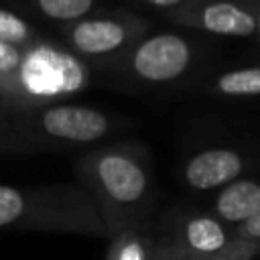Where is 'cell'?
Here are the masks:
<instances>
[{
    "mask_svg": "<svg viewBox=\"0 0 260 260\" xmlns=\"http://www.w3.org/2000/svg\"><path fill=\"white\" fill-rule=\"evenodd\" d=\"M230 236L246 242H260V211L230 228Z\"/></svg>",
    "mask_w": 260,
    "mask_h": 260,
    "instance_id": "e0dca14e",
    "label": "cell"
},
{
    "mask_svg": "<svg viewBox=\"0 0 260 260\" xmlns=\"http://www.w3.org/2000/svg\"><path fill=\"white\" fill-rule=\"evenodd\" d=\"M120 122L104 110L77 104H51L6 114L0 120V154L73 150L118 132Z\"/></svg>",
    "mask_w": 260,
    "mask_h": 260,
    "instance_id": "7a4b0ae2",
    "label": "cell"
},
{
    "mask_svg": "<svg viewBox=\"0 0 260 260\" xmlns=\"http://www.w3.org/2000/svg\"><path fill=\"white\" fill-rule=\"evenodd\" d=\"M201 91L221 100H254L260 93V67L242 65L225 69L203 81Z\"/></svg>",
    "mask_w": 260,
    "mask_h": 260,
    "instance_id": "8fae6325",
    "label": "cell"
},
{
    "mask_svg": "<svg viewBox=\"0 0 260 260\" xmlns=\"http://www.w3.org/2000/svg\"><path fill=\"white\" fill-rule=\"evenodd\" d=\"M73 171L77 185L100 211L106 238L126 228L152 223L156 183L146 144L120 140L91 148L75 160Z\"/></svg>",
    "mask_w": 260,
    "mask_h": 260,
    "instance_id": "6da1fadb",
    "label": "cell"
},
{
    "mask_svg": "<svg viewBox=\"0 0 260 260\" xmlns=\"http://www.w3.org/2000/svg\"><path fill=\"white\" fill-rule=\"evenodd\" d=\"M260 252V242H246L238 238H230V242L213 256L217 260H256Z\"/></svg>",
    "mask_w": 260,
    "mask_h": 260,
    "instance_id": "9a60e30c",
    "label": "cell"
},
{
    "mask_svg": "<svg viewBox=\"0 0 260 260\" xmlns=\"http://www.w3.org/2000/svg\"><path fill=\"white\" fill-rule=\"evenodd\" d=\"M6 114H8V112H4V110H2V108H0V120H2V118H4V116H6Z\"/></svg>",
    "mask_w": 260,
    "mask_h": 260,
    "instance_id": "ffe728a7",
    "label": "cell"
},
{
    "mask_svg": "<svg viewBox=\"0 0 260 260\" xmlns=\"http://www.w3.org/2000/svg\"><path fill=\"white\" fill-rule=\"evenodd\" d=\"M199 45L177 30H160L144 35L114 67L132 81L162 85L189 75L197 61Z\"/></svg>",
    "mask_w": 260,
    "mask_h": 260,
    "instance_id": "8992f818",
    "label": "cell"
},
{
    "mask_svg": "<svg viewBox=\"0 0 260 260\" xmlns=\"http://www.w3.org/2000/svg\"><path fill=\"white\" fill-rule=\"evenodd\" d=\"M28 2L43 18L63 24L81 20L100 8V0H28Z\"/></svg>",
    "mask_w": 260,
    "mask_h": 260,
    "instance_id": "4fadbf2b",
    "label": "cell"
},
{
    "mask_svg": "<svg viewBox=\"0 0 260 260\" xmlns=\"http://www.w3.org/2000/svg\"><path fill=\"white\" fill-rule=\"evenodd\" d=\"M0 230L106 238L93 199L77 183L0 185Z\"/></svg>",
    "mask_w": 260,
    "mask_h": 260,
    "instance_id": "3957f363",
    "label": "cell"
},
{
    "mask_svg": "<svg viewBox=\"0 0 260 260\" xmlns=\"http://www.w3.org/2000/svg\"><path fill=\"white\" fill-rule=\"evenodd\" d=\"M37 28L26 22L22 16L10 10H0V43L14 45V47H28L35 41H39Z\"/></svg>",
    "mask_w": 260,
    "mask_h": 260,
    "instance_id": "5bb4252c",
    "label": "cell"
},
{
    "mask_svg": "<svg viewBox=\"0 0 260 260\" xmlns=\"http://www.w3.org/2000/svg\"><path fill=\"white\" fill-rule=\"evenodd\" d=\"M89 85V67L69 49L39 39L24 49L18 69L0 77V108L8 114L61 104Z\"/></svg>",
    "mask_w": 260,
    "mask_h": 260,
    "instance_id": "277c9868",
    "label": "cell"
},
{
    "mask_svg": "<svg viewBox=\"0 0 260 260\" xmlns=\"http://www.w3.org/2000/svg\"><path fill=\"white\" fill-rule=\"evenodd\" d=\"M152 28V22L124 8L95 10L63 26L69 51L85 65L116 67L118 61Z\"/></svg>",
    "mask_w": 260,
    "mask_h": 260,
    "instance_id": "5b68a950",
    "label": "cell"
},
{
    "mask_svg": "<svg viewBox=\"0 0 260 260\" xmlns=\"http://www.w3.org/2000/svg\"><path fill=\"white\" fill-rule=\"evenodd\" d=\"M248 165V156L240 148L209 146L197 150L185 160L181 169V179L191 191H217L223 185L244 177Z\"/></svg>",
    "mask_w": 260,
    "mask_h": 260,
    "instance_id": "9c48e42d",
    "label": "cell"
},
{
    "mask_svg": "<svg viewBox=\"0 0 260 260\" xmlns=\"http://www.w3.org/2000/svg\"><path fill=\"white\" fill-rule=\"evenodd\" d=\"M158 236L152 223L126 228L110 238L106 260H154Z\"/></svg>",
    "mask_w": 260,
    "mask_h": 260,
    "instance_id": "7c38bea8",
    "label": "cell"
},
{
    "mask_svg": "<svg viewBox=\"0 0 260 260\" xmlns=\"http://www.w3.org/2000/svg\"><path fill=\"white\" fill-rule=\"evenodd\" d=\"M165 18L207 35L250 39L258 32V0H193Z\"/></svg>",
    "mask_w": 260,
    "mask_h": 260,
    "instance_id": "52a82bcc",
    "label": "cell"
},
{
    "mask_svg": "<svg viewBox=\"0 0 260 260\" xmlns=\"http://www.w3.org/2000/svg\"><path fill=\"white\" fill-rule=\"evenodd\" d=\"M260 211V185L252 177H240L221 189L213 197L211 215L223 225L232 228L246 217Z\"/></svg>",
    "mask_w": 260,
    "mask_h": 260,
    "instance_id": "30bf717a",
    "label": "cell"
},
{
    "mask_svg": "<svg viewBox=\"0 0 260 260\" xmlns=\"http://www.w3.org/2000/svg\"><path fill=\"white\" fill-rule=\"evenodd\" d=\"M209 260H217V258H209Z\"/></svg>",
    "mask_w": 260,
    "mask_h": 260,
    "instance_id": "44dd1931",
    "label": "cell"
},
{
    "mask_svg": "<svg viewBox=\"0 0 260 260\" xmlns=\"http://www.w3.org/2000/svg\"><path fill=\"white\" fill-rule=\"evenodd\" d=\"M134 2L144 4V6H150V8H154V10L162 12V14H169V12H175V10L191 4L193 0H134Z\"/></svg>",
    "mask_w": 260,
    "mask_h": 260,
    "instance_id": "d6986e66",
    "label": "cell"
},
{
    "mask_svg": "<svg viewBox=\"0 0 260 260\" xmlns=\"http://www.w3.org/2000/svg\"><path fill=\"white\" fill-rule=\"evenodd\" d=\"M158 236V234H156ZM154 260H201V258H195L191 254H185L181 252L179 248H175L173 244H169L167 240H162L158 236V246H156V256Z\"/></svg>",
    "mask_w": 260,
    "mask_h": 260,
    "instance_id": "ac0fdd59",
    "label": "cell"
},
{
    "mask_svg": "<svg viewBox=\"0 0 260 260\" xmlns=\"http://www.w3.org/2000/svg\"><path fill=\"white\" fill-rule=\"evenodd\" d=\"M24 49L0 43V77H8L18 69V65L22 61V55H24Z\"/></svg>",
    "mask_w": 260,
    "mask_h": 260,
    "instance_id": "2e32d148",
    "label": "cell"
},
{
    "mask_svg": "<svg viewBox=\"0 0 260 260\" xmlns=\"http://www.w3.org/2000/svg\"><path fill=\"white\" fill-rule=\"evenodd\" d=\"M154 230L181 252L201 260L213 258L232 238L228 225L215 219L209 211L199 209L171 207L160 215Z\"/></svg>",
    "mask_w": 260,
    "mask_h": 260,
    "instance_id": "ba28073f",
    "label": "cell"
}]
</instances>
